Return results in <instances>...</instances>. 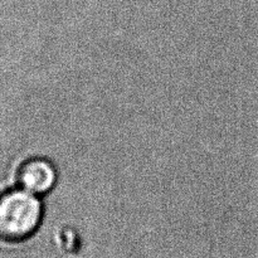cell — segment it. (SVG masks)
<instances>
[{"label":"cell","mask_w":258,"mask_h":258,"mask_svg":"<svg viewBox=\"0 0 258 258\" xmlns=\"http://www.w3.org/2000/svg\"><path fill=\"white\" fill-rule=\"evenodd\" d=\"M57 166L45 156H33L27 159L18 168V186L40 198L49 194L57 185Z\"/></svg>","instance_id":"2"},{"label":"cell","mask_w":258,"mask_h":258,"mask_svg":"<svg viewBox=\"0 0 258 258\" xmlns=\"http://www.w3.org/2000/svg\"><path fill=\"white\" fill-rule=\"evenodd\" d=\"M44 217L42 198L24 189L10 188L0 193V242L23 243L39 229Z\"/></svg>","instance_id":"1"}]
</instances>
